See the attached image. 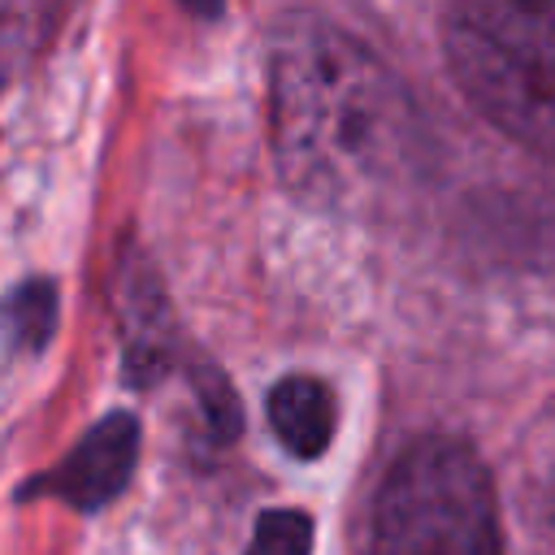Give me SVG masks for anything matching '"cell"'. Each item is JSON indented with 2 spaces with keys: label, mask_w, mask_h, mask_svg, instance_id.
I'll return each instance as SVG.
<instances>
[{
  "label": "cell",
  "mask_w": 555,
  "mask_h": 555,
  "mask_svg": "<svg viewBox=\"0 0 555 555\" xmlns=\"http://www.w3.org/2000/svg\"><path fill=\"white\" fill-rule=\"evenodd\" d=\"M247 555H312V516L299 507H278L256 520Z\"/></svg>",
  "instance_id": "52a82bcc"
},
{
  "label": "cell",
  "mask_w": 555,
  "mask_h": 555,
  "mask_svg": "<svg viewBox=\"0 0 555 555\" xmlns=\"http://www.w3.org/2000/svg\"><path fill=\"white\" fill-rule=\"evenodd\" d=\"M56 282L48 278H30L22 286H13L0 304V330H4V343L17 347V351H30L39 356L56 330Z\"/></svg>",
  "instance_id": "8992f818"
},
{
  "label": "cell",
  "mask_w": 555,
  "mask_h": 555,
  "mask_svg": "<svg viewBox=\"0 0 555 555\" xmlns=\"http://www.w3.org/2000/svg\"><path fill=\"white\" fill-rule=\"evenodd\" d=\"M442 48L486 121L555 156V0H451Z\"/></svg>",
  "instance_id": "7a4b0ae2"
},
{
  "label": "cell",
  "mask_w": 555,
  "mask_h": 555,
  "mask_svg": "<svg viewBox=\"0 0 555 555\" xmlns=\"http://www.w3.org/2000/svg\"><path fill=\"white\" fill-rule=\"evenodd\" d=\"M269 425L278 434V442L299 455V460H317L334 429H338V403L334 390L321 377L308 373H291L269 390Z\"/></svg>",
  "instance_id": "5b68a950"
},
{
  "label": "cell",
  "mask_w": 555,
  "mask_h": 555,
  "mask_svg": "<svg viewBox=\"0 0 555 555\" xmlns=\"http://www.w3.org/2000/svg\"><path fill=\"white\" fill-rule=\"evenodd\" d=\"M195 395H199V412L208 421V434L217 442H230L238 434V399L225 386V377L212 373V369H199L195 373Z\"/></svg>",
  "instance_id": "ba28073f"
},
{
  "label": "cell",
  "mask_w": 555,
  "mask_h": 555,
  "mask_svg": "<svg viewBox=\"0 0 555 555\" xmlns=\"http://www.w3.org/2000/svg\"><path fill=\"white\" fill-rule=\"evenodd\" d=\"M373 555H503L486 464L455 438L412 442L377 494Z\"/></svg>",
  "instance_id": "3957f363"
},
{
  "label": "cell",
  "mask_w": 555,
  "mask_h": 555,
  "mask_svg": "<svg viewBox=\"0 0 555 555\" xmlns=\"http://www.w3.org/2000/svg\"><path fill=\"white\" fill-rule=\"evenodd\" d=\"M269 113L278 169L312 208H369L416 169L412 95L360 39L321 17H295L278 35Z\"/></svg>",
  "instance_id": "6da1fadb"
},
{
  "label": "cell",
  "mask_w": 555,
  "mask_h": 555,
  "mask_svg": "<svg viewBox=\"0 0 555 555\" xmlns=\"http://www.w3.org/2000/svg\"><path fill=\"white\" fill-rule=\"evenodd\" d=\"M134 464H139V421L130 412H108L74 442V451L56 468L30 477L17 490V499H61L74 512H100L130 486Z\"/></svg>",
  "instance_id": "277c9868"
}]
</instances>
